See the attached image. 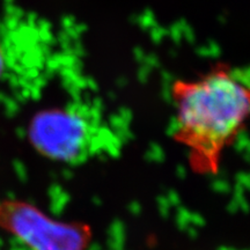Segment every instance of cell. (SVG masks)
I'll return each instance as SVG.
<instances>
[{"mask_svg": "<svg viewBox=\"0 0 250 250\" xmlns=\"http://www.w3.org/2000/svg\"><path fill=\"white\" fill-rule=\"evenodd\" d=\"M170 94L174 139L187 148L190 167L199 175L217 174L248 117V87L232 68L220 65L197 79L176 80Z\"/></svg>", "mask_w": 250, "mask_h": 250, "instance_id": "cell-1", "label": "cell"}, {"mask_svg": "<svg viewBox=\"0 0 250 250\" xmlns=\"http://www.w3.org/2000/svg\"><path fill=\"white\" fill-rule=\"evenodd\" d=\"M0 227L30 250H86L93 237L89 225L57 220L18 199L0 202Z\"/></svg>", "mask_w": 250, "mask_h": 250, "instance_id": "cell-2", "label": "cell"}, {"mask_svg": "<svg viewBox=\"0 0 250 250\" xmlns=\"http://www.w3.org/2000/svg\"><path fill=\"white\" fill-rule=\"evenodd\" d=\"M29 139L37 152L57 161L83 160L94 151L86 125L62 112L36 117L30 125Z\"/></svg>", "mask_w": 250, "mask_h": 250, "instance_id": "cell-3", "label": "cell"}]
</instances>
